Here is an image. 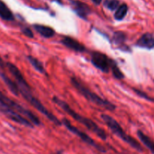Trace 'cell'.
Wrapping results in <instances>:
<instances>
[{"label": "cell", "mask_w": 154, "mask_h": 154, "mask_svg": "<svg viewBox=\"0 0 154 154\" xmlns=\"http://www.w3.org/2000/svg\"><path fill=\"white\" fill-rule=\"evenodd\" d=\"M5 66L7 67V69H8V71L10 72V73L13 75V77L14 78L15 81H16L18 87H19L20 93H21L23 97L32 105V106L34 107L37 111H38L41 114H43L45 117H46L50 121L52 122L53 123H54L57 126H61L62 122L60 120H59V119L54 115L53 113H51L43 104L41 102V101L35 97V96L33 95L32 91L31 90V87H30L29 83L26 81L25 78H24L23 75L22 74V72H20L19 69L15 65H14L13 63H10V62H8L5 63Z\"/></svg>", "instance_id": "1"}, {"label": "cell", "mask_w": 154, "mask_h": 154, "mask_svg": "<svg viewBox=\"0 0 154 154\" xmlns=\"http://www.w3.org/2000/svg\"><path fill=\"white\" fill-rule=\"evenodd\" d=\"M52 101L54 103L58 105L62 110H63L65 112H66L69 116H71L74 120L78 121V123H81L82 125H84L87 129H88L89 130L96 134L99 138H101L103 141H105L107 139L108 137H107L106 132L104 131V129L99 127L97 125V123H95L91 119L78 114V112H76L75 110H73L71 108V106L67 102H65L64 100L61 99L60 98L57 97V96H54L52 99Z\"/></svg>", "instance_id": "2"}, {"label": "cell", "mask_w": 154, "mask_h": 154, "mask_svg": "<svg viewBox=\"0 0 154 154\" xmlns=\"http://www.w3.org/2000/svg\"><path fill=\"white\" fill-rule=\"evenodd\" d=\"M70 81L72 85L76 89L77 91H78V93L82 95L87 101L98 105L100 108H105V109L108 110V111H114L116 110L117 106L114 104H113L112 102L107 100V99H103V98L99 96V95H97L94 92L91 91L88 87H86L77 78L72 77V78H71Z\"/></svg>", "instance_id": "3"}, {"label": "cell", "mask_w": 154, "mask_h": 154, "mask_svg": "<svg viewBox=\"0 0 154 154\" xmlns=\"http://www.w3.org/2000/svg\"><path fill=\"white\" fill-rule=\"evenodd\" d=\"M100 117L101 118H102V120L105 122V124L108 126V127L109 128L110 130H111L114 135H117L118 138H120V139L123 140V141L127 143L129 145H130L131 147H133L135 150H138V151L139 152L143 151V148L141 146V144H140L135 138L128 135V134L123 130V128H122L121 126L120 125V123H119L115 119L113 118L112 117H111V116L108 115V114H102Z\"/></svg>", "instance_id": "4"}, {"label": "cell", "mask_w": 154, "mask_h": 154, "mask_svg": "<svg viewBox=\"0 0 154 154\" xmlns=\"http://www.w3.org/2000/svg\"><path fill=\"white\" fill-rule=\"evenodd\" d=\"M0 102L4 105H7L9 108H13L14 110H15L16 111H17L19 114H20L21 115H23V117H25L26 118L28 119L33 125L35 126H40L41 125V121L38 119V117L35 115V114H33L31 111L26 109V108H23L21 105H20L17 102H14V100H12L11 99H10L9 97H8L7 96L4 94L2 92L0 91Z\"/></svg>", "instance_id": "5"}, {"label": "cell", "mask_w": 154, "mask_h": 154, "mask_svg": "<svg viewBox=\"0 0 154 154\" xmlns=\"http://www.w3.org/2000/svg\"><path fill=\"white\" fill-rule=\"evenodd\" d=\"M61 122L62 124L64 125L65 127H66L69 132L73 133L74 135H77V136H78V138H81L84 143H86V144H88V145L95 147V148L97 149V150H99L100 152H102V153H105V152L106 151L105 149L102 146L98 144L97 143H96L91 137L89 136L87 133H85V132H83V131L80 130V129H78V128H77L76 126H73L68 119H63V120H62Z\"/></svg>", "instance_id": "6"}, {"label": "cell", "mask_w": 154, "mask_h": 154, "mask_svg": "<svg viewBox=\"0 0 154 154\" xmlns=\"http://www.w3.org/2000/svg\"><path fill=\"white\" fill-rule=\"evenodd\" d=\"M0 112L2 114H4L9 120H12V121L15 122V123H19V124L22 125V126H25L26 127H34V125L28 119H26L25 117L21 115L20 114H19L17 111L14 110L13 108H9L8 106L1 103V102H0Z\"/></svg>", "instance_id": "7"}, {"label": "cell", "mask_w": 154, "mask_h": 154, "mask_svg": "<svg viewBox=\"0 0 154 154\" xmlns=\"http://www.w3.org/2000/svg\"><path fill=\"white\" fill-rule=\"evenodd\" d=\"M111 60L106 54L99 51H94L91 54L92 64L105 73H108L111 70Z\"/></svg>", "instance_id": "8"}, {"label": "cell", "mask_w": 154, "mask_h": 154, "mask_svg": "<svg viewBox=\"0 0 154 154\" xmlns=\"http://www.w3.org/2000/svg\"><path fill=\"white\" fill-rule=\"evenodd\" d=\"M73 11L80 18L87 20L89 15L92 13V9L87 3L80 0H69Z\"/></svg>", "instance_id": "9"}, {"label": "cell", "mask_w": 154, "mask_h": 154, "mask_svg": "<svg viewBox=\"0 0 154 154\" xmlns=\"http://www.w3.org/2000/svg\"><path fill=\"white\" fill-rule=\"evenodd\" d=\"M60 42L65 47H66L69 49L72 50V51H75V52L84 53L87 51V48H86L85 45L81 44V42H79L76 39L73 38L72 37H70V36H63Z\"/></svg>", "instance_id": "10"}, {"label": "cell", "mask_w": 154, "mask_h": 154, "mask_svg": "<svg viewBox=\"0 0 154 154\" xmlns=\"http://www.w3.org/2000/svg\"><path fill=\"white\" fill-rule=\"evenodd\" d=\"M136 45L139 48L153 49L154 48V35L149 32L144 33L137 41Z\"/></svg>", "instance_id": "11"}, {"label": "cell", "mask_w": 154, "mask_h": 154, "mask_svg": "<svg viewBox=\"0 0 154 154\" xmlns=\"http://www.w3.org/2000/svg\"><path fill=\"white\" fill-rule=\"evenodd\" d=\"M32 26L40 35L45 38H51L54 37L56 34L54 29L51 26H48L35 23L33 24Z\"/></svg>", "instance_id": "12"}, {"label": "cell", "mask_w": 154, "mask_h": 154, "mask_svg": "<svg viewBox=\"0 0 154 154\" xmlns=\"http://www.w3.org/2000/svg\"><path fill=\"white\" fill-rule=\"evenodd\" d=\"M0 18L5 21H14L15 20L13 12L2 0H0Z\"/></svg>", "instance_id": "13"}, {"label": "cell", "mask_w": 154, "mask_h": 154, "mask_svg": "<svg viewBox=\"0 0 154 154\" xmlns=\"http://www.w3.org/2000/svg\"><path fill=\"white\" fill-rule=\"evenodd\" d=\"M0 78L2 79V81H4V83L5 84V85L7 86L8 88L9 89L11 92L13 93L15 96H19L20 94V90L19 87H18L17 84L16 82L12 81L11 78H9L4 72H2V71H0Z\"/></svg>", "instance_id": "14"}, {"label": "cell", "mask_w": 154, "mask_h": 154, "mask_svg": "<svg viewBox=\"0 0 154 154\" xmlns=\"http://www.w3.org/2000/svg\"><path fill=\"white\" fill-rule=\"evenodd\" d=\"M129 11V7L126 3H122L119 5V7L116 9L114 14V17L116 20L121 21L126 17V14Z\"/></svg>", "instance_id": "15"}, {"label": "cell", "mask_w": 154, "mask_h": 154, "mask_svg": "<svg viewBox=\"0 0 154 154\" xmlns=\"http://www.w3.org/2000/svg\"><path fill=\"white\" fill-rule=\"evenodd\" d=\"M137 135L139 138V139L141 140V142L150 150V152L154 154V141L153 140L150 138H149L147 135H146L144 132L140 130H138L137 132Z\"/></svg>", "instance_id": "16"}, {"label": "cell", "mask_w": 154, "mask_h": 154, "mask_svg": "<svg viewBox=\"0 0 154 154\" xmlns=\"http://www.w3.org/2000/svg\"><path fill=\"white\" fill-rule=\"evenodd\" d=\"M27 60L30 63L33 68L35 69L37 72H38L41 74H46V71H45V67H44L43 64L41 61H39L37 58L35 57H32L31 55H29L26 57Z\"/></svg>", "instance_id": "17"}, {"label": "cell", "mask_w": 154, "mask_h": 154, "mask_svg": "<svg viewBox=\"0 0 154 154\" xmlns=\"http://www.w3.org/2000/svg\"><path fill=\"white\" fill-rule=\"evenodd\" d=\"M126 40V35L125 32L122 31H116L114 32L113 35V42L115 45H118L120 48L121 47H124L125 42Z\"/></svg>", "instance_id": "18"}, {"label": "cell", "mask_w": 154, "mask_h": 154, "mask_svg": "<svg viewBox=\"0 0 154 154\" xmlns=\"http://www.w3.org/2000/svg\"><path fill=\"white\" fill-rule=\"evenodd\" d=\"M111 72H112L113 76H114L116 79L122 80L125 78L124 74L122 72V71L120 70V69L119 68L117 63H116L115 60H111Z\"/></svg>", "instance_id": "19"}, {"label": "cell", "mask_w": 154, "mask_h": 154, "mask_svg": "<svg viewBox=\"0 0 154 154\" xmlns=\"http://www.w3.org/2000/svg\"><path fill=\"white\" fill-rule=\"evenodd\" d=\"M120 5V0H105L103 2L104 7L111 11H115Z\"/></svg>", "instance_id": "20"}, {"label": "cell", "mask_w": 154, "mask_h": 154, "mask_svg": "<svg viewBox=\"0 0 154 154\" xmlns=\"http://www.w3.org/2000/svg\"><path fill=\"white\" fill-rule=\"evenodd\" d=\"M21 32H22V33L24 35L29 38H34L33 32L32 31L31 29L29 28V27H22V28H21Z\"/></svg>", "instance_id": "21"}, {"label": "cell", "mask_w": 154, "mask_h": 154, "mask_svg": "<svg viewBox=\"0 0 154 154\" xmlns=\"http://www.w3.org/2000/svg\"><path fill=\"white\" fill-rule=\"evenodd\" d=\"M134 90H135V92L137 93V94L138 95V96H141V97L144 98V99H149V100H150V98H149L148 96H147V95L145 94V93H143L141 91H139V90H135V89H134Z\"/></svg>", "instance_id": "22"}, {"label": "cell", "mask_w": 154, "mask_h": 154, "mask_svg": "<svg viewBox=\"0 0 154 154\" xmlns=\"http://www.w3.org/2000/svg\"><path fill=\"white\" fill-rule=\"evenodd\" d=\"M5 67H6L5 63L3 61V60L2 59V57H0V68H2V69H5Z\"/></svg>", "instance_id": "23"}, {"label": "cell", "mask_w": 154, "mask_h": 154, "mask_svg": "<svg viewBox=\"0 0 154 154\" xmlns=\"http://www.w3.org/2000/svg\"><path fill=\"white\" fill-rule=\"evenodd\" d=\"M90 1L92 2L93 3L94 5H101V3H102V0H90Z\"/></svg>", "instance_id": "24"}, {"label": "cell", "mask_w": 154, "mask_h": 154, "mask_svg": "<svg viewBox=\"0 0 154 154\" xmlns=\"http://www.w3.org/2000/svg\"><path fill=\"white\" fill-rule=\"evenodd\" d=\"M62 153H63V151H57V153H54V154H62Z\"/></svg>", "instance_id": "25"}]
</instances>
